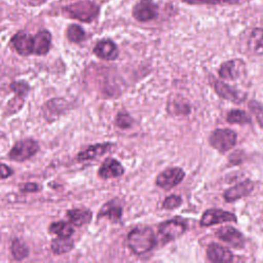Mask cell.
<instances>
[{"label": "cell", "instance_id": "ba28073f", "mask_svg": "<svg viewBox=\"0 0 263 263\" xmlns=\"http://www.w3.org/2000/svg\"><path fill=\"white\" fill-rule=\"evenodd\" d=\"M246 72V65L241 60H229L219 68V76L224 80H235Z\"/></svg>", "mask_w": 263, "mask_h": 263}, {"label": "cell", "instance_id": "83f0119b", "mask_svg": "<svg viewBox=\"0 0 263 263\" xmlns=\"http://www.w3.org/2000/svg\"><path fill=\"white\" fill-rule=\"evenodd\" d=\"M249 108L252 111V113L255 115L259 125L263 128V106L259 102L252 100L249 103Z\"/></svg>", "mask_w": 263, "mask_h": 263}, {"label": "cell", "instance_id": "4316f807", "mask_svg": "<svg viewBox=\"0 0 263 263\" xmlns=\"http://www.w3.org/2000/svg\"><path fill=\"white\" fill-rule=\"evenodd\" d=\"M29 84L26 81H13L10 83V89L15 93V96L25 98L29 92Z\"/></svg>", "mask_w": 263, "mask_h": 263}, {"label": "cell", "instance_id": "44dd1931", "mask_svg": "<svg viewBox=\"0 0 263 263\" xmlns=\"http://www.w3.org/2000/svg\"><path fill=\"white\" fill-rule=\"evenodd\" d=\"M249 49L258 55H263V29L256 28L251 32L248 40Z\"/></svg>", "mask_w": 263, "mask_h": 263}, {"label": "cell", "instance_id": "ffe728a7", "mask_svg": "<svg viewBox=\"0 0 263 263\" xmlns=\"http://www.w3.org/2000/svg\"><path fill=\"white\" fill-rule=\"evenodd\" d=\"M67 217L69 218L70 222L77 226H83L85 224H87L92 217V214L90 211L88 210H82V209H73V210H69L67 212Z\"/></svg>", "mask_w": 263, "mask_h": 263}, {"label": "cell", "instance_id": "30bf717a", "mask_svg": "<svg viewBox=\"0 0 263 263\" xmlns=\"http://www.w3.org/2000/svg\"><path fill=\"white\" fill-rule=\"evenodd\" d=\"M216 236L229 243L233 248L241 249L245 246V237L240 231L232 226H223L216 231Z\"/></svg>", "mask_w": 263, "mask_h": 263}, {"label": "cell", "instance_id": "7c38bea8", "mask_svg": "<svg viewBox=\"0 0 263 263\" xmlns=\"http://www.w3.org/2000/svg\"><path fill=\"white\" fill-rule=\"evenodd\" d=\"M11 43L21 55H30L33 53L34 49V36L30 35L27 32H17L12 38Z\"/></svg>", "mask_w": 263, "mask_h": 263}, {"label": "cell", "instance_id": "d6a6232c", "mask_svg": "<svg viewBox=\"0 0 263 263\" xmlns=\"http://www.w3.org/2000/svg\"><path fill=\"white\" fill-rule=\"evenodd\" d=\"M13 174V171L6 164L0 163V180L6 179Z\"/></svg>", "mask_w": 263, "mask_h": 263}, {"label": "cell", "instance_id": "484cf974", "mask_svg": "<svg viewBox=\"0 0 263 263\" xmlns=\"http://www.w3.org/2000/svg\"><path fill=\"white\" fill-rule=\"evenodd\" d=\"M67 37L68 39L71 41V42H75V43H78V42H81L82 40H84L85 38V32L84 30L76 25V24H72L68 27L67 29Z\"/></svg>", "mask_w": 263, "mask_h": 263}, {"label": "cell", "instance_id": "d4e9b609", "mask_svg": "<svg viewBox=\"0 0 263 263\" xmlns=\"http://www.w3.org/2000/svg\"><path fill=\"white\" fill-rule=\"evenodd\" d=\"M227 121L229 123H239V124H245V123H250L251 122V117L250 115L243 111V110H231L228 115H227Z\"/></svg>", "mask_w": 263, "mask_h": 263}, {"label": "cell", "instance_id": "5bb4252c", "mask_svg": "<svg viewBox=\"0 0 263 263\" xmlns=\"http://www.w3.org/2000/svg\"><path fill=\"white\" fill-rule=\"evenodd\" d=\"M93 53L103 60H115L118 57V48L116 44L110 39L100 40L93 47Z\"/></svg>", "mask_w": 263, "mask_h": 263}, {"label": "cell", "instance_id": "8992f818", "mask_svg": "<svg viewBox=\"0 0 263 263\" xmlns=\"http://www.w3.org/2000/svg\"><path fill=\"white\" fill-rule=\"evenodd\" d=\"M185 178V172L178 166L168 167L162 171L156 178V185L164 190H170L180 184Z\"/></svg>", "mask_w": 263, "mask_h": 263}, {"label": "cell", "instance_id": "ac0fdd59", "mask_svg": "<svg viewBox=\"0 0 263 263\" xmlns=\"http://www.w3.org/2000/svg\"><path fill=\"white\" fill-rule=\"evenodd\" d=\"M51 35L48 31L42 30L34 36V49L33 53L38 55L46 54L50 48Z\"/></svg>", "mask_w": 263, "mask_h": 263}, {"label": "cell", "instance_id": "836d02e7", "mask_svg": "<svg viewBox=\"0 0 263 263\" xmlns=\"http://www.w3.org/2000/svg\"><path fill=\"white\" fill-rule=\"evenodd\" d=\"M21 191L23 192H36L39 190V186L35 183H26L22 186H20Z\"/></svg>", "mask_w": 263, "mask_h": 263}, {"label": "cell", "instance_id": "9c48e42d", "mask_svg": "<svg viewBox=\"0 0 263 263\" xmlns=\"http://www.w3.org/2000/svg\"><path fill=\"white\" fill-rule=\"evenodd\" d=\"M157 9L152 0H140L133 8V16L139 22H148L157 16Z\"/></svg>", "mask_w": 263, "mask_h": 263}, {"label": "cell", "instance_id": "52a82bcc", "mask_svg": "<svg viewBox=\"0 0 263 263\" xmlns=\"http://www.w3.org/2000/svg\"><path fill=\"white\" fill-rule=\"evenodd\" d=\"M237 218L233 213L219 210V209H209L203 212L200 219V226L208 227L215 224L223 222H236Z\"/></svg>", "mask_w": 263, "mask_h": 263}, {"label": "cell", "instance_id": "f546056e", "mask_svg": "<svg viewBox=\"0 0 263 263\" xmlns=\"http://www.w3.org/2000/svg\"><path fill=\"white\" fill-rule=\"evenodd\" d=\"M116 124L120 128H123V129L128 128L133 124V118L130 117V115L128 113L119 112L116 116Z\"/></svg>", "mask_w": 263, "mask_h": 263}, {"label": "cell", "instance_id": "f1b7e54d", "mask_svg": "<svg viewBox=\"0 0 263 263\" xmlns=\"http://www.w3.org/2000/svg\"><path fill=\"white\" fill-rule=\"evenodd\" d=\"M182 203V197L177 194H172L165 197V199L162 202V208L165 210H174L181 205Z\"/></svg>", "mask_w": 263, "mask_h": 263}, {"label": "cell", "instance_id": "603a6c76", "mask_svg": "<svg viewBox=\"0 0 263 263\" xmlns=\"http://www.w3.org/2000/svg\"><path fill=\"white\" fill-rule=\"evenodd\" d=\"M49 231L60 237H71V235L74 233V229L71 224L64 221L51 223L49 226Z\"/></svg>", "mask_w": 263, "mask_h": 263}, {"label": "cell", "instance_id": "7402d4cb", "mask_svg": "<svg viewBox=\"0 0 263 263\" xmlns=\"http://www.w3.org/2000/svg\"><path fill=\"white\" fill-rule=\"evenodd\" d=\"M74 247V242L70 237H58L54 238L51 243L50 248L51 251L55 254H64L70 252Z\"/></svg>", "mask_w": 263, "mask_h": 263}, {"label": "cell", "instance_id": "1f68e13d", "mask_svg": "<svg viewBox=\"0 0 263 263\" xmlns=\"http://www.w3.org/2000/svg\"><path fill=\"white\" fill-rule=\"evenodd\" d=\"M24 100H25L24 98L18 97V96H15V97L13 98V100H11V101L8 103L7 108H6V114H11V113L17 112V111L22 108V106H23V104H24Z\"/></svg>", "mask_w": 263, "mask_h": 263}, {"label": "cell", "instance_id": "3957f363", "mask_svg": "<svg viewBox=\"0 0 263 263\" xmlns=\"http://www.w3.org/2000/svg\"><path fill=\"white\" fill-rule=\"evenodd\" d=\"M209 142L214 149L225 153L236 144V134L229 128H217L211 133Z\"/></svg>", "mask_w": 263, "mask_h": 263}, {"label": "cell", "instance_id": "e0dca14e", "mask_svg": "<svg viewBox=\"0 0 263 263\" xmlns=\"http://www.w3.org/2000/svg\"><path fill=\"white\" fill-rule=\"evenodd\" d=\"M113 144L111 143H101V144H96L87 147L83 151L79 152L77 155V159L79 161H85V160H90L96 157H99L106 152H108Z\"/></svg>", "mask_w": 263, "mask_h": 263}, {"label": "cell", "instance_id": "8fae6325", "mask_svg": "<svg viewBox=\"0 0 263 263\" xmlns=\"http://www.w3.org/2000/svg\"><path fill=\"white\" fill-rule=\"evenodd\" d=\"M254 189V183L252 180L247 179L230 188H228L224 192V199L227 202H233L237 199H240L242 197H246L251 194V192Z\"/></svg>", "mask_w": 263, "mask_h": 263}, {"label": "cell", "instance_id": "9a60e30c", "mask_svg": "<svg viewBox=\"0 0 263 263\" xmlns=\"http://www.w3.org/2000/svg\"><path fill=\"white\" fill-rule=\"evenodd\" d=\"M123 174V166L114 158H107L104 160L98 171V175L102 179H113L120 177Z\"/></svg>", "mask_w": 263, "mask_h": 263}, {"label": "cell", "instance_id": "6da1fadb", "mask_svg": "<svg viewBox=\"0 0 263 263\" xmlns=\"http://www.w3.org/2000/svg\"><path fill=\"white\" fill-rule=\"evenodd\" d=\"M155 243V234L150 227H137L127 234V246L136 255L150 252Z\"/></svg>", "mask_w": 263, "mask_h": 263}, {"label": "cell", "instance_id": "2e32d148", "mask_svg": "<svg viewBox=\"0 0 263 263\" xmlns=\"http://www.w3.org/2000/svg\"><path fill=\"white\" fill-rule=\"evenodd\" d=\"M206 256L212 262H231L233 261V254L227 248L212 242L206 248Z\"/></svg>", "mask_w": 263, "mask_h": 263}, {"label": "cell", "instance_id": "4dcf8cb0", "mask_svg": "<svg viewBox=\"0 0 263 263\" xmlns=\"http://www.w3.org/2000/svg\"><path fill=\"white\" fill-rule=\"evenodd\" d=\"M188 4H236L240 0H182Z\"/></svg>", "mask_w": 263, "mask_h": 263}, {"label": "cell", "instance_id": "5b68a950", "mask_svg": "<svg viewBox=\"0 0 263 263\" xmlns=\"http://www.w3.org/2000/svg\"><path fill=\"white\" fill-rule=\"evenodd\" d=\"M39 150V144L34 139H24L16 142L10 149L8 156L14 161H25Z\"/></svg>", "mask_w": 263, "mask_h": 263}, {"label": "cell", "instance_id": "4fadbf2b", "mask_svg": "<svg viewBox=\"0 0 263 263\" xmlns=\"http://www.w3.org/2000/svg\"><path fill=\"white\" fill-rule=\"evenodd\" d=\"M214 88H215V91L225 100L231 101L235 104H238L245 101V98H246L245 93H241L239 90L235 89L234 87L220 80L214 79Z\"/></svg>", "mask_w": 263, "mask_h": 263}, {"label": "cell", "instance_id": "277c9868", "mask_svg": "<svg viewBox=\"0 0 263 263\" xmlns=\"http://www.w3.org/2000/svg\"><path fill=\"white\" fill-rule=\"evenodd\" d=\"M187 229V223L185 220L177 217L162 222L158 226V233L163 243L175 240L182 236Z\"/></svg>", "mask_w": 263, "mask_h": 263}, {"label": "cell", "instance_id": "d6986e66", "mask_svg": "<svg viewBox=\"0 0 263 263\" xmlns=\"http://www.w3.org/2000/svg\"><path fill=\"white\" fill-rule=\"evenodd\" d=\"M122 215V208L119 203H117L115 200L108 201L105 203L102 209L99 211L98 218L101 217H107L109 218L112 222H118L121 218Z\"/></svg>", "mask_w": 263, "mask_h": 263}, {"label": "cell", "instance_id": "7a4b0ae2", "mask_svg": "<svg viewBox=\"0 0 263 263\" xmlns=\"http://www.w3.org/2000/svg\"><path fill=\"white\" fill-rule=\"evenodd\" d=\"M64 11L72 18L89 23L99 13V6L90 1H79L64 7Z\"/></svg>", "mask_w": 263, "mask_h": 263}, {"label": "cell", "instance_id": "cb8c5ba5", "mask_svg": "<svg viewBox=\"0 0 263 263\" xmlns=\"http://www.w3.org/2000/svg\"><path fill=\"white\" fill-rule=\"evenodd\" d=\"M10 252H11L13 258L15 260H18V261L20 260H24L29 255V249H28L27 245L23 240H21L18 238H14L11 241Z\"/></svg>", "mask_w": 263, "mask_h": 263}]
</instances>
